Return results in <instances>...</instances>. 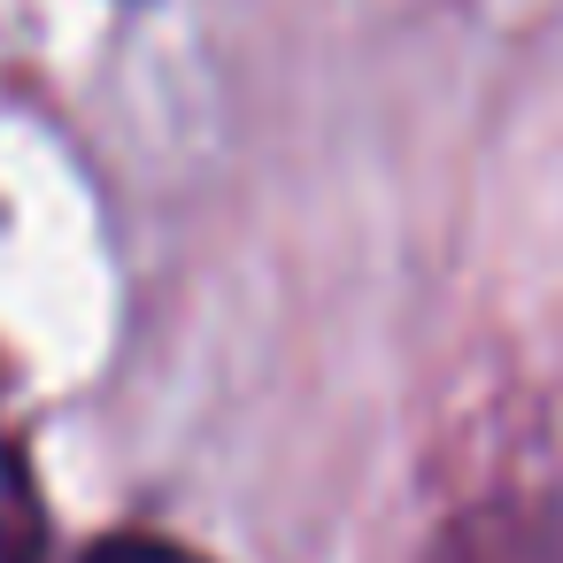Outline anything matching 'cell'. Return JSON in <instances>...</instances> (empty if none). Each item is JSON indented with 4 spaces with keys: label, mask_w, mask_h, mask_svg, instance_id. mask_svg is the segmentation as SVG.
<instances>
[{
    "label": "cell",
    "mask_w": 563,
    "mask_h": 563,
    "mask_svg": "<svg viewBox=\"0 0 563 563\" xmlns=\"http://www.w3.org/2000/svg\"><path fill=\"white\" fill-rule=\"evenodd\" d=\"M432 563H563V532H555V517L486 501V509H471L440 532Z\"/></svg>",
    "instance_id": "1"
},
{
    "label": "cell",
    "mask_w": 563,
    "mask_h": 563,
    "mask_svg": "<svg viewBox=\"0 0 563 563\" xmlns=\"http://www.w3.org/2000/svg\"><path fill=\"white\" fill-rule=\"evenodd\" d=\"M0 563H47V525L16 455H0Z\"/></svg>",
    "instance_id": "2"
},
{
    "label": "cell",
    "mask_w": 563,
    "mask_h": 563,
    "mask_svg": "<svg viewBox=\"0 0 563 563\" xmlns=\"http://www.w3.org/2000/svg\"><path fill=\"white\" fill-rule=\"evenodd\" d=\"M78 563H209V555H194L186 540H163V532H109Z\"/></svg>",
    "instance_id": "3"
}]
</instances>
